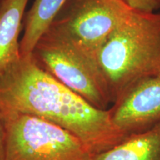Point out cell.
<instances>
[{
    "label": "cell",
    "instance_id": "5",
    "mask_svg": "<svg viewBox=\"0 0 160 160\" xmlns=\"http://www.w3.org/2000/svg\"><path fill=\"white\" fill-rule=\"evenodd\" d=\"M133 10L124 0H68L45 33L94 57Z\"/></svg>",
    "mask_w": 160,
    "mask_h": 160
},
{
    "label": "cell",
    "instance_id": "11",
    "mask_svg": "<svg viewBox=\"0 0 160 160\" xmlns=\"http://www.w3.org/2000/svg\"><path fill=\"white\" fill-rule=\"evenodd\" d=\"M0 160H7L5 131L1 119H0Z\"/></svg>",
    "mask_w": 160,
    "mask_h": 160
},
{
    "label": "cell",
    "instance_id": "1",
    "mask_svg": "<svg viewBox=\"0 0 160 160\" xmlns=\"http://www.w3.org/2000/svg\"><path fill=\"white\" fill-rule=\"evenodd\" d=\"M0 109L31 114L73 133L93 156L128 137L113 123L108 109L95 108L42 68L32 54L0 77Z\"/></svg>",
    "mask_w": 160,
    "mask_h": 160
},
{
    "label": "cell",
    "instance_id": "9",
    "mask_svg": "<svg viewBox=\"0 0 160 160\" xmlns=\"http://www.w3.org/2000/svg\"><path fill=\"white\" fill-rule=\"evenodd\" d=\"M67 2L68 0H35L24 17V33L20 41L21 56L31 54L38 41Z\"/></svg>",
    "mask_w": 160,
    "mask_h": 160
},
{
    "label": "cell",
    "instance_id": "10",
    "mask_svg": "<svg viewBox=\"0 0 160 160\" xmlns=\"http://www.w3.org/2000/svg\"><path fill=\"white\" fill-rule=\"evenodd\" d=\"M130 7L137 11L155 12L160 8V0H124Z\"/></svg>",
    "mask_w": 160,
    "mask_h": 160
},
{
    "label": "cell",
    "instance_id": "7",
    "mask_svg": "<svg viewBox=\"0 0 160 160\" xmlns=\"http://www.w3.org/2000/svg\"><path fill=\"white\" fill-rule=\"evenodd\" d=\"M29 0H0V77L21 57L20 33Z\"/></svg>",
    "mask_w": 160,
    "mask_h": 160
},
{
    "label": "cell",
    "instance_id": "6",
    "mask_svg": "<svg viewBox=\"0 0 160 160\" xmlns=\"http://www.w3.org/2000/svg\"><path fill=\"white\" fill-rule=\"evenodd\" d=\"M112 105V122L125 134L151 129L160 122V72L136 82Z\"/></svg>",
    "mask_w": 160,
    "mask_h": 160
},
{
    "label": "cell",
    "instance_id": "4",
    "mask_svg": "<svg viewBox=\"0 0 160 160\" xmlns=\"http://www.w3.org/2000/svg\"><path fill=\"white\" fill-rule=\"evenodd\" d=\"M42 68L95 108L108 110L111 99L94 57L45 33L32 52Z\"/></svg>",
    "mask_w": 160,
    "mask_h": 160
},
{
    "label": "cell",
    "instance_id": "3",
    "mask_svg": "<svg viewBox=\"0 0 160 160\" xmlns=\"http://www.w3.org/2000/svg\"><path fill=\"white\" fill-rule=\"evenodd\" d=\"M7 160H92L79 139L60 126L21 112L0 109Z\"/></svg>",
    "mask_w": 160,
    "mask_h": 160
},
{
    "label": "cell",
    "instance_id": "2",
    "mask_svg": "<svg viewBox=\"0 0 160 160\" xmlns=\"http://www.w3.org/2000/svg\"><path fill=\"white\" fill-rule=\"evenodd\" d=\"M94 59L113 104L136 82L160 72V12L133 10Z\"/></svg>",
    "mask_w": 160,
    "mask_h": 160
},
{
    "label": "cell",
    "instance_id": "8",
    "mask_svg": "<svg viewBox=\"0 0 160 160\" xmlns=\"http://www.w3.org/2000/svg\"><path fill=\"white\" fill-rule=\"evenodd\" d=\"M92 160H160V122L148 131L128 136Z\"/></svg>",
    "mask_w": 160,
    "mask_h": 160
}]
</instances>
